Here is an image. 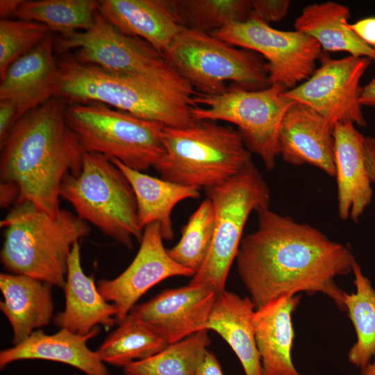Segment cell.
Here are the masks:
<instances>
[{
  "instance_id": "cell-39",
  "label": "cell",
  "mask_w": 375,
  "mask_h": 375,
  "mask_svg": "<svg viewBox=\"0 0 375 375\" xmlns=\"http://www.w3.org/2000/svg\"><path fill=\"white\" fill-rule=\"evenodd\" d=\"M1 206L6 208L14 206L19 197V191L17 186L10 182H1Z\"/></svg>"
},
{
  "instance_id": "cell-12",
  "label": "cell",
  "mask_w": 375,
  "mask_h": 375,
  "mask_svg": "<svg viewBox=\"0 0 375 375\" xmlns=\"http://www.w3.org/2000/svg\"><path fill=\"white\" fill-rule=\"evenodd\" d=\"M365 57L348 56L332 58L324 52L320 66L303 83L283 94L320 115L333 128L337 123L351 122L360 127L366 122L360 103V81L371 63Z\"/></svg>"
},
{
  "instance_id": "cell-1",
  "label": "cell",
  "mask_w": 375,
  "mask_h": 375,
  "mask_svg": "<svg viewBox=\"0 0 375 375\" xmlns=\"http://www.w3.org/2000/svg\"><path fill=\"white\" fill-rule=\"evenodd\" d=\"M258 226L243 236L235 258L238 274L258 308L281 295L324 294L346 312L338 276L356 261L349 245L316 228L269 209L256 212Z\"/></svg>"
},
{
  "instance_id": "cell-33",
  "label": "cell",
  "mask_w": 375,
  "mask_h": 375,
  "mask_svg": "<svg viewBox=\"0 0 375 375\" xmlns=\"http://www.w3.org/2000/svg\"><path fill=\"white\" fill-rule=\"evenodd\" d=\"M50 33L40 23L22 19L0 20V78L17 59L38 47Z\"/></svg>"
},
{
  "instance_id": "cell-29",
  "label": "cell",
  "mask_w": 375,
  "mask_h": 375,
  "mask_svg": "<svg viewBox=\"0 0 375 375\" xmlns=\"http://www.w3.org/2000/svg\"><path fill=\"white\" fill-rule=\"evenodd\" d=\"M207 330L198 331L144 360L124 367L125 375H196L210 339Z\"/></svg>"
},
{
  "instance_id": "cell-25",
  "label": "cell",
  "mask_w": 375,
  "mask_h": 375,
  "mask_svg": "<svg viewBox=\"0 0 375 375\" xmlns=\"http://www.w3.org/2000/svg\"><path fill=\"white\" fill-rule=\"evenodd\" d=\"M349 8L335 1L315 3L303 8L294 23L295 31L314 38L324 52L345 51L375 62V49L349 27Z\"/></svg>"
},
{
  "instance_id": "cell-19",
  "label": "cell",
  "mask_w": 375,
  "mask_h": 375,
  "mask_svg": "<svg viewBox=\"0 0 375 375\" xmlns=\"http://www.w3.org/2000/svg\"><path fill=\"white\" fill-rule=\"evenodd\" d=\"M98 11L122 33L144 40L161 55L183 27L175 0H100Z\"/></svg>"
},
{
  "instance_id": "cell-10",
  "label": "cell",
  "mask_w": 375,
  "mask_h": 375,
  "mask_svg": "<svg viewBox=\"0 0 375 375\" xmlns=\"http://www.w3.org/2000/svg\"><path fill=\"white\" fill-rule=\"evenodd\" d=\"M286 90L274 84L258 90L231 88L213 95L197 92L192 117L195 122L222 120L235 124L246 147L270 171L280 156L278 135L283 118L294 103L284 96Z\"/></svg>"
},
{
  "instance_id": "cell-3",
  "label": "cell",
  "mask_w": 375,
  "mask_h": 375,
  "mask_svg": "<svg viewBox=\"0 0 375 375\" xmlns=\"http://www.w3.org/2000/svg\"><path fill=\"white\" fill-rule=\"evenodd\" d=\"M56 97L70 103L100 102L166 127L196 122L197 92L165 60L142 73L117 74L78 62L69 53L58 62Z\"/></svg>"
},
{
  "instance_id": "cell-2",
  "label": "cell",
  "mask_w": 375,
  "mask_h": 375,
  "mask_svg": "<svg viewBox=\"0 0 375 375\" xmlns=\"http://www.w3.org/2000/svg\"><path fill=\"white\" fill-rule=\"evenodd\" d=\"M67 101L54 97L13 125L0 146L1 182L15 184L16 203L28 201L53 217L60 214V188L67 173L78 175L83 150L67 125Z\"/></svg>"
},
{
  "instance_id": "cell-36",
  "label": "cell",
  "mask_w": 375,
  "mask_h": 375,
  "mask_svg": "<svg viewBox=\"0 0 375 375\" xmlns=\"http://www.w3.org/2000/svg\"><path fill=\"white\" fill-rule=\"evenodd\" d=\"M351 29L363 42L375 49V17L361 19L349 24Z\"/></svg>"
},
{
  "instance_id": "cell-28",
  "label": "cell",
  "mask_w": 375,
  "mask_h": 375,
  "mask_svg": "<svg viewBox=\"0 0 375 375\" xmlns=\"http://www.w3.org/2000/svg\"><path fill=\"white\" fill-rule=\"evenodd\" d=\"M167 345L155 331L129 313L95 351L103 362L125 367L155 355Z\"/></svg>"
},
{
  "instance_id": "cell-13",
  "label": "cell",
  "mask_w": 375,
  "mask_h": 375,
  "mask_svg": "<svg viewBox=\"0 0 375 375\" xmlns=\"http://www.w3.org/2000/svg\"><path fill=\"white\" fill-rule=\"evenodd\" d=\"M55 49L62 55L74 51L78 62L117 74L145 72L164 60L148 42L124 34L99 11L89 29L58 35Z\"/></svg>"
},
{
  "instance_id": "cell-5",
  "label": "cell",
  "mask_w": 375,
  "mask_h": 375,
  "mask_svg": "<svg viewBox=\"0 0 375 375\" xmlns=\"http://www.w3.org/2000/svg\"><path fill=\"white\" fill-rule=\"evenodd\" d=\"M165 154L154 167L161 178L205 190L231 178L251 161L238 131L214 121L164 127Z\"/></svg>"
},
{
  "instance_id": "cell-34",
  "label": "cell",
  "mask_w": 375,
  "mask_h": 375,
  "mask_svg": "<svg viewBox=\"0 0 375 375\" xmlns=\"http://www.w3.org/2000/svg\"><path fill=\"white\" fill-rule=\"evenodd\" d=\"M291 2L288 0H251L249 18L269 24L278 22L287 15Z\"/></svg>"
},
{
  "instance_id": "cell-6",
  "label": "cell",
  "mask_w": 375,
  "mask_h": 375,
  "mask_svg": "<svg viewBox=\"0 0 375 375\" xmlns=\"http://www.w3.org/2000/svg\"><path fill=\"white\" fill-rule=\"evenodd\" d=\"M162 56L201 94H221L229 83L249 90L271 85L266 62L258 53L197 29L183 26Z\"/></svg>"
},
{
  "instance_id": "cell-37",
  "label": "cell",
  "mask_w": 375,
  "mask_h": 375,
  "mask_svg": "<svg viewBox=\"0 0 375 375\" xmlns=\"http://www.w3.org/2000/svg\"><path fill=\"white\" fill-rule=\"evenodd\" d=\"M364 153L367 172L372 185L375 186V136H365Z\"/></svg>"
},
{
  "instance_id": "cell-23",
  "label": "cell",
  "mask_w": 375,
  "mask_h": 375,
  "mask_svg": "<svg viewBox=\"0 0 375 375\" xmlns=\"http://www.w3.org/2000/svg\"><path fill=\"white\" fill-rule=\"evenodd\" d=\"M52 286L27 276L1 273L3 300L0 302V309L11 325L13 346L21 344L35 329L53 319Z\"/></svg>"
},
{
  "instance_id": "cell-20",
  "label": "cell",
  "mask_w": 375,
  "mask_h": 375,
  "mask_svg": "<svg viewBox=\"0 0 375 375\" xmlns=\"http://www.w3.org/2000/svg\"><path fill=\"white\" fill-rule=\"evenodd\" d=\"M62 288L65 307L52 319L60 329L66 328L74 333L86 335L98 324L110 328L117 323V307L103 297L93 278L83 272L78 242L73 245L69 255Z\"/></svg>"
},
{
  "instance_id": "cell-38",
  "label": "cell",
  "mask_w": 375,
  "mask_h": 375,
  "mask_svg": "<svg viewBox=\"0 0 375 375\" xmlns=\"http://www.w3.org/2000/svg\"><path fill=\"white\" fill-rule=\"evenodd\" d=\"M196 375H224L221 365L214 353L206 351Z\"/></svg>"
},
{
  "instance_id": "cell-24",
  "label": "cell",
  "mask_w": 375,
  "mask_h": 375,
  "mask_svg": "<svg viewBox=\"0 0 375 375\" xmlns=\"http://www.w3.org/2000/svg\"><path fill=\"white\" fill-rule=\"evenodd\" d=\"M256 309L250 297L225 290L217 293L205 325V330L215 331L231 347L244 375H264L253 326Z\"/></svg>"
},
{
  "instance_id": "cell-40",
  "label": "cell",
  "mask_w": 375,
  "mask_h": 375,
  "mask_svg": "<svg viewBox=\"0 0 375 375\" xmlns=\"http://www.w3.org/2000/svg\"><path fill=\"white\" fill-rule=\"evenodd\" d=\"M360 103L362 106L375 107V77L362 88Z\"/></svg>"
},
{
  "instance_id": "cell-7",
  "label": "cell",
  "mask_w": 375,
  "mask_h": 375,
  "mask_svg": "<svg viewBox=\"0 0 375 375\" xmlns=\"http://www.w3.org/2000/svg\"><path fill=\"white\" fill-rule=\"evenodd\" d=\"M60 197L69 202L81 219L97 227L128 249L141 241L133 190L122 171L105 156L84 152L79 174L67 173Z\"/></svg>"
},
{
  "instance_id": "cell-41",
  "label": "cell",
  "mask_w": 375,
  "mask_h": 375,
  "mask_svg": "<svg viewBox=\"0 0 375 375\" xmlns=\"http://www.w3.org/2000/svg\"><path fill=\"white\" fill-rule=\"evenodd\" d=\"M24 0H1L0 16L1 19H7L10 16H14Z\"/></svg>"
},
{
  "instance_id": "cell-42",
  "label": "cell",
  "mask_w": 375,
  "mask_h": 375,
  "mask_svg": "<svg viewBox=\"0 0 375 375\" xmlns=\"http://www.w3.org/2000/svg\"><path fill=\"white\" fill-rule=\"evenodd\" d=\"M360 369L361 375H375V360L371 361Z\"/></svg>"
},
{
  "instance_id": "cell-27",
  "label": "cell",
  "mask_w": 375,
  "mask_h": 375,
  "mask_svg": "<svg viewBox=\"0 0 375 375\" xmlns=\"http://www.w3.org/2000/svg\"><path fill=\"white\" fill-rule=\"evenodd\" d=\"M356 291L345 293L344 303L356 334L348 360L360 369L375 358V290L356 261L353 266Z\"/></svg>"
},
{
  "instance_id": "cell-18",
  "label": "cell",
  "mask_w": 375,
  "mask_h": 375,
  "mask_svg": "<svg viewBox=\"0 0 375 375\" xmlns=\"http://www.w3.org/2000/svg\"><path fill=\"white\" fill-rule=\"evenodd\" d=\"M355 126L337 123L333 135L338 216L357 222L371 204L373 190L365 165V136Z\"/></svg>"
},
{
  "instance_id": "cell-15",
  "label": "cell",
  "mask_w": 375,
  "mask_h": 375,
  "mask_svg": "<svg viewBox=\"0 0 375 375\" xmlns=\"http://www.w3.org/2000/svg\"><path fill=\"white\" fill-rule=\"evenodd\" d=\"M217 292L211 287L167 289L135 305L130 313L155 331L167 344L205 330Z\"/></svg>"
},
{
  "instance_id": "cell-30",
  "label": "cell",
  "mask_w": 375,
  "mask_h": 375,
  "mask_svg": "<svg viewBox=\"0 0 375 375\" xmlns=\"http://www.w3.org/2000/svg\"><path fill=\"white\" fill-rule=\"evenodd\" d=\"M99 6L97 0H24L14 16L63 35L89 29Z\"/></svg>"
},
{
  "instance_id": "cell-16",
  "label": "cell",
  "mask_w": 375,
  "mask_h": 375,
  "mask_svg": "<svg viewBox=\"0 0 375 375\" xmlns=\"http://www.w3.org/2000/svg\"><path fill=\"white\" fill-rule=\"evenodd\" d=\"M54 49L55 39L49 34L34 49L15 61L1 78L0 101L15 103L17 121L56 97L60 71Z\"/></svg>"
},
{
  "instance_id": "cell-4",
  "label": "cell",
  "mask_w": 375,
  "mask_h": 375,
  "mask_svg": "<svg viewBox=\"0 0 375 375\" xmlns=\"http://www.w3.org/2000/svg\"><path fill=\"white\" fill-rule=\"evenodd\" d=\"M0 225L6 228L0 253L5 270L62 288L73 245L90 231L77 215L61 209L53 217L28 201L11 207Z\"/></svg>"
},
{
  "instance_id": "cell-14",
  "label": "cell",
  "mask_w": 375,
  "mask_h": 375,
  "mask_svg": "<svg viewBox=\"0 0 375 375\" xmlns=\"http://www.w3.org/2000/svg\"><path fill=\"white\" fill-rule=\"evenodd\" d=\"M162 240L159 223L147 225L140 249L129 266L116 278L97 282L100 294L117 307L115 319L119 324L130 313L137 301L155 285L169 277H192L195 274L169 256Z\"/></svg>"
},
{
  "instance_id": "cell-26",
  "label": "cell",
  "mask_w": 375,
  "mask_h": 375,
  "mask_svg": "<svg viewBox=\"0 0 375 375\" xmlns=\"http://www.w3.org/2000/svg\"><path fill=\"white\" fill-rule=\"evenodd\" d=\"M109 160L122 171L133 190L140 228L144 230L147 225L158 222L163 239L172 240L173 208L183 200L199 198V190L151 176L128 167L115 158Z\"/></svg>"
},
{
  "instance_id": "cell-11",
  "label": "cell",
  "mask_w": 375,
  "mask_h": 375,
  "mask_svg": "<svg viewBox=\"0 0 375 375\" xmlns=\"http://www.w3.org/2000/svg\"><path fill=\"white\" fill-rule=\"evenodd\" d=\"M210 34L263 56L267 60L270 85L278 84L287 90L312 74L324 53L319 44L308 35L295 30L275 29L252 18L230 24Z\"/></svg>"
},
{
  "instance_id": "cell-21",
  "label": "cell",
  "mask_w": 375,
  "mask_h": 375,
  "mask_svg": "<svg viewBox=\"0 0 375 375\" xmlns=\"http://www.w3.org/2000/svg\"><path fill=\"white\" fill-rule=\"evenodd\" d=\"M301 296L281 295L256 309L253 326L264 375H301L291 350L294 339L292 315Z\"/></svg>"
},
{
  "instance_id": "cell-17",
  "label": "cell",
  "mask_w": 375,
  "mask_h": 375,
  "mask_svg": "<svg viewBox=\"0 0 375 375\" xmlns=\"http://www.w3.org/2000/svg\"><path fill=\"white\" fill-rule=\"evenodd\" d=\"M278 142L286 162L312 165L335 176L333 128L310 107L293 103L283 118Z\"/></svg>"
},
{
  "instance_id": "cell-31",
  "label": "cell",
  "mask_w": 375,
  "mask_h": 375,
  "mask_svg": "<svg viewBox=\"0 0 375 375\" xmlns=\"http://www.w3.org/2000/svg\"><path fill=\"white\" fill-rule=\"evenodd\" d=\"M183 26L211 33L249 18L251 0H175Z\"/></svg>"
},
{
  "instance_id": "cell-35",
  "label": "cell",
  "mask_w": 375,
  "mask_h": 375,
  "mask_svg": "<svg viewBox=\"0 0 375 375\" xmlns=\"http://www.w3.org/2000/svg\"><path fill=\"white\" fill-rule=\"evenodd\" d=\"M17 108L11 100L0 101V146L6 140L17 121Z\"/></svg>"
},
{
  "instance_id": "cell-8",
  "label": "cell",
  "mask_w": 375,
  "mask_h": 375,
  "mask_svg": "<svg viewBox=\"0 0 375 375\" xmlns=\"http://www.w3.org/2000/svg\"><path fill=\"white\" fill-rule=\"evenodd\" d=\"M65 118L84 152L117 159L142 172L154 168L164 156L165 126L158 122L100 102L70 103Z\"/></svg>"
},
{
  "instance_id": "cell-9",
  "label": "cell",
  "mask_w": 375,
  "mask_h": 375,
  "mask_svg": "<svg viewBox=\"0 0 375 375\" xmlns=\"http://www.w3.org/2000/svg\"><path fill=\"white\" fill-rule=\"evenodd\" d=\"M205 190L214 209V233L208 255L188 285L211 287L219 293L225 290L249 217L269 208L271 194L253 162L226 182Z\"/></svg>"
},
{
  "instance_id": "cell-22",
  "label": "cell",
  "mask_w": 375,
  "mask_h": 375,
  "mask_svg": "<svg viewBox=\"0 0 375 375\" xmlns=\"http://www.w3.org/2000/svg\"><path fill=\"white\" fill-rule=\"evenodd\" d=\"M99 332V327L86 335L66 328L53 335H47L42 330L35 331L21 344L1 351L0 368L2 369L17 360L41 359L69 365L86 375H110L97 352L87 346V341Z\"/></svg>"
},
{
  "instance_id": "cell-32",
  "label": "cell",
  "mask_w": 375,
  "mask_h": 375,
  "mask_svg": "<svg viewBox=\"0 0 375 375\" xmlns=\"http://www.w3.org/2000/svg\"><path fill=\"white\" fill-rule=\"evenodd\" d=\"M214 228V209L211 201L206 197L183 226L180 240L167 249L169 256L196 274L208 255Z\"/></svg>"
}]
</instances>
